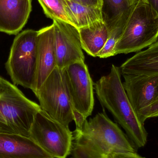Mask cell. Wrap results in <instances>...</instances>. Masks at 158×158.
<instances>
[{
    "label": "cell",
    "instance_id": "cell-1",
    "mask_svg": "<svg viewBox=\"0 0 158 158\" xmlns=\"http://www.w3.org/2000/svg\"><path fill=\"white\" fill-rule=\"evenodd\" d=\"M71 158H105L109 155L134 153V147L117 123L105 112L85 121L73 132Z\"/></svg>",
    "mask_w": 158,
    "mask_h": 158
},
{
    "label": "cell",
    "instance_id": "cell-2",
    "mask_svg": "<svg viewBox=\"0 0 158 158\" xmlns=\"http://www.w3.org/2000/svg\"><path fill=\"white\" fill-rule=\"evenodd\" d=\"M97 97L137 148L143 147L148 133L128 98L121 81L119 68L112 65L109 74L94 84Z\"/></svg>",
    "mask_w": 158,
    "mask_h": 158
},
{
    "label": "cell",
    "instance_id": "cell-3",
    "mask_svg": "<svg viewBox=\"0 0 158 158\" xmlns=\"http://www.w3.org/2000/svg\"><path fill=\"white\" fill-rule=\"evenodd\" d=\"M41 110L15 85L0 77V133L30 137L35 115Z\"/></svg>",
    "mask_w": 158,
    "mask_h": 158
},
{
    "label": "cell",
    "instance_id": "cell-4",
    "mask_svg": "<svg viewBox=\"0 0 158 158\" xmlns=\"http://www.w3.org/2000/svg\"><path fill=\"white\" fill-rule=\"evenodd\" d=\"M158 39V13L146 0H139L132 6L114 56L141 52Z\"/></svg>",
    "mask_w": 158,
    "mask_h": 158
},
{
    "label": "cell",
    "instance_id": "cell-5",
    "mask_svg": "<svg viewBox=\"0 0 158 158\" xmlns=\"http://www.w3.org/2000/svg\"><path fill=\"white\" fill-rule=\"evenodd\" d=\"M38 33L37 31L27 29L18 34L5 64L13 84L31 90L37 70Z\"/></svg>",
    "mask_w": 158,
    "mask_h": 158
},
{
    "label": "cell",
    "instance_id": "cell-6",
    "mask_svg": "<svg viewBox=\"0 0 158 158\" xmlns=\"http://www.w3.org/2000/svg\"><path fill=\"white\" fill-rule=\"evenodd\" d=\"M30 137L54 158H67L73 144V132L66 126L40 110L35 115Z\"/></svg>",
    "mask_w": 158,
    "mask_h": 158
},
{
    "label": "cell",
    "instance_id": "cell-7",
    "mask_svg": "<svg viewBox=\"0 0 158 158\" xmlns=\"http://www.w3.org/2000/svg\"><path fill=\"white\" fill-rule=\"evenodd\" d=\"M41 109L60 123L69 126L73 108L64 70L56 67L35 94Z\"/></svg>",
    "mask_w": 158,
    "mask_h": 158
},
{
    "label": "cell",
    "instance_id": "cell-8",
    "mask_svg": "<svg viewBox=\"0 0 158 158\" xmlns=\"http://www.w3.org/2000/svg\"><path fill=\"white\" fill-rule=\"evenodd\" d=\"M64 71L73 110L87 119L94 105V83L87 66L85 62H77Z\"/></svg>",
    "mask_w": 158,
    "mask_h": 158
},
{
    "label": "cell",
    "instance_id": "cell-9",
    "mask_svg": "<svg viewBox=\"0 0 158 158\" xmlns=\"http://www.w3.org/2000/svg\"><path fill=\"white\" fill-rule=\"evenodd\" d=\"M56 67L64 70L77 62H85L78 29L62 20H54Z\"/></svg>",
    "mask_w": 158,
    "mask_h": 158
},
{
    "label": "cell",
    "instance_id": "cell-10",
    "mask_svg": "<svg viewBox=\"0 0 158 158\" xmlns=\"http://www.w3.org/2000/svg\"><path fill=\"white\" fill-rule=\"evenodd\" d=\"M124 90L139 119L158 96V75H122Z\"/></svg>",
    "mask_w": 158,
    "mask_h": 158
},
{
    "label": "cell",
    "instance_id": "cell-11",
    "mask_svg": "<svg viewBox=\"0 0 158 158\" xmlns=\"http://www.w3.org/2000/svg\"><path fill=\"white\" fill-rule=\"evenodd\" d=\"M38 31L37 70L32 89L35 94L56 67L53 24Z\"/></svg>",
    "mask_w": 158,
    "mask_h": 158
},
{
    "label": "cell",
    "instance_id": "cell-12",
    "mask_svg": "<svg viewBox=\"0 0 158 158\" xmlns=\"http://www.w3.org/2000/svg\"><path fill=\"white\" fill-rule=\"evenodd\" d=\"M31 0H0V32L17 35L27 22Z\"/></svg>",
    "mask_w": 158,
    "mask_h": 158
},
{
    "label": "cell",
    "instance_id": "cell-13",
    "mask_svg": "<svg viewBox=\"0 0 158 158\" xmlns=\"http://www.w3.org/2000/svg\"><path fill=\"white\" fill-rule=\"evenodd\" d=\"M0 158H54L30 137L0 133Z\"/></svg>",
    "mask_w": 158,
    "mask_h": 158
},
{
    "label": "cell",
    "instance_id": "cell-14",
    "mask_svg": "<svg viewBox=\"0 0 158 158\" xmlns=\"http://www.w3.org/2000/svg\"><path fill=\"white\" fill-rule=\"evenodd\" d=\"M120 69L121 75H158V41L127 59Z\"/></svg>",
    "mask_w": 158,
    "mask_h": 158
},
{
    "label": "cell",
    "instance_id": "cell-15",
    "mask_svg": "<svg viewBox=\"0 0 158 158\" xmlns=\"http://www.w3.org/2000/svg\"><path fill=\"white\" fill-rule=\"evenodd\" d=\"M78 30L83 50L93 57H97L108 38L106 24L103 20H99Z\"/></svg>",
    "mask_w": 158,
    "mask_h": 158
},
{
    "label": "cell",
    "instance_id": "cell-16",
    "mask_svg": "<svg viewBox=\"0 0 158 158\" xmlns=\"http://www.w3.org/2000/svg\"><path fill=\"white\" fill-rule=\"evenodd\" d=\"M66 10L71 24L77 29L103 20L102 9L89 7L73 0H64Z\"/></svg>",
    "mask_w": 158,
    "mask_h": 158
},
{
    "label": "cell",
    "instance_id": "cell-17",
    "mask_svg": "<svg viewBox=\"0 0 158 158\" xmlns=\"http://www.w3.org/2000/svg\"><path fill=\"white\" fill-rule=\"evenodd\" d=\"M132 6L123 13L120 18L115 24L107 27L108 29L107 41L103 50L98 55L97 57L100 58H106L114 56L115 46L121 37L123 28L130 15Z\"/></svg>",
    "mask_w": 158,
    "mask_h": 158
},
{
    "label": "cell",
    "instance_id": "cell-18",
    "mask_svg": "<svg viewBox=\"0 0 158 158\" xmlns=\"http://www.w3.org/2000/svg\"><path fill=\"white\" fill-rule=\"evenodd\" d=\"M103 20L107 27L116 23L123 13L131 7L130 0H103Z\"/></svg>",
    "mask_w": 158,
    "mask_h": 158
},
{
    "label": "cell",
    "instance_id": "cell-19",
    "mask_svg": "<svg viewBox=\"0 0 158 158\" xmlns=\"http://www.w3.org/2000/svg\"><path fill=\"white\" fill-rule=\"evenodd\" d=\"M38 1L47 17L53 20L58 19L71 24L66 10L64 0H38Z\"/></svg>",
    "mask_w": 158,
    "mask_h": 158
},
{
    "label": "cell",
    "instance_id": "cell-20",
    "mask_svg": "<svg viewBox=\"0 0 158 158\" xmlns=\"http://www.w3.org/2000/svg\"><path fill=\"white\" fill-rule=\"evenodd\" d=\"M158 117V96L154 102L143 112L140 118L143 123L148 119Z\"/></svg>",
    "mask_w": 158,
    "mask_h": 158
},
{
    "label": "cell",
    "instance_id": "cell-21",
    "mask_svg": "<svg viewBox=\"0 0 158 158\" xmlns=\"http://www.w3.org/2000/svg\"><path fill=\"white\" fill-rule=\"evenodd\" d=\"M80 4L89 7L98 8L102 9L103 7V0H73Z\"/></svg>",
    "mask_w": 158,
    "mask_h": 158
},
{
    "label": "cell",
    "instance_id": "cell-22",
    "mask_svg": "<svg viewBox=\"0 0 158 158\" xmlns=\"http://www.w3.org/2000/svg\"><path fill=\"white\" fill-rule=\"evenodd\" d=\"M105 158H145L134 153H119L109 155Z\"/></svg>",
    "mask_w": 158,
    "mask_h": 158
},
{
    "label": "cell",
    "instance_id": "cell-23",
    "mask_svg": "<svg viewBox=\"0 0 158 158\" xmlns=\"http://www.w3.org/2000/svg\"><path fill=\"white\" fill-rule=\"evenodd\" d=\"M146 1L158 14V0H146Z\"/></svg>",
    "mask_w": 158,
    "mask_h": 158
},
{
    "label": "cell",
    "instance_id": "cell-24",
    "mask_svg": "<svg viewBox=\"0 0 158 158\" xmlns=\"http://www.w3.org/2000/svg\"><path fill=\"white\" fill-rule=\"evenodd\" d=\"M130 1H131V2L133 4H135L137 2H138L139 0H130Z\"/></svg>",
    "mask_w": 158,
    "mask_h": 158
}]
</instances>
